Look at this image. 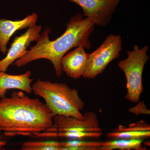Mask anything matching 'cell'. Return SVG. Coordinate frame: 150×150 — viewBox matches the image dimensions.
<instances>
[{"label": "cell", "instance_id": "1", "mask_svg": "<svg viewBox=\"0 0 150 150\" xmlns=\"http://www.w3.org/2000/svg\"><path fill=\"white\" fill-rule=\"evenodd\" d=\"M94 28L95 25L80 13L71 17L66 31L55 40H50L49 35L51 29L46 27L40 33L36 44L30 47L25 55L14 62L13 65L22 67L36 60L47 59L52 63L57 77H61L63 72V56L71 49L81 45L86 49H91L89 37Z\"/></svg>", "mask_w": 150, "mask_h": 150}, {"label": "cell", "instance_id": "2", "mask_svg": "<svg viewBox=\"0 0 150 150\" xmlns=\"http://www.w3.org/2000/svg\"><path fill=\"white\" fill-rule=\"evenodd\" d=\"M54 117L45 103L21 91L0 100V131L8 137L43 132L52 126Z\"/></svg>", "mask_w": 150, "mask_h": 150}, {"label": "cell", "instance_id": "3", "mask_svg": "<svg viewBox=\"0 0 150 150\" xmlns=\"http://www.w3.org/2000/svg\"><path fill=\"white\" fill-rule=\"evenodd\" d=\"M35 95L42 98L54 116L63 115L78 119L84 118L81 112L85 103L77 90L65 83L38 79L32 86Z\"/></svg>", "mask_w": 150, "mask_h": 150}, {"label": "cell", "instance_id": "4", "mask_svg": "<svg viewBox=\"0 0 150 150\" xmlns=\"http://www.w3.org/2000/svg\"><path fill=\"white\" fill-rule=\"evenodd\" d=\"M84 118L78 119L71 116L56 115L52 126L45 131L34 135L40 138H65L69 139L84 140L100 138L103 135L96 112L87 111Z\"/></svg>", "mask_w": 150, "mask_h": 150}, {"label": "cell", "instance_id": "5", "mask_svg": "<svg viewBox=\"0 0 150 150\" xmlns=\"http://www.w3.org/2000/svg\"><path fill=\"white\" fill-rule=\"evenodd\" d=\"M149 49L146 45L142 48L135 45L133 51H127V58L118 62V67L126 76L127 93L125 98L130 102L139 101L144 90L142 76L145 65L149 59L147 54Z\"/></svg>", "mask_w": 150, "mask_h": 150}, {"label": "cell", "instance_id": "6", "mask_svg": "<svg viewBox=\"0 0 150 150\" xmlns=\"http://www.w3.org/2000/svg\"><path fill=\"white\" fill-rule=\"evenodd\" d=\"M122 49L121 35L113 34L108 35L100 46L90 54L83 77L94 79L102 74L110 62L119 58Z\"/></svg>", "mask_w": 150, "mask_h": 150}, {"label": "cell", "instance_id": "7", "mask_svg": "<svg viewBox=\"0 0 150 150\" xmlns=\"http://www.w3.org/2000/svg\"><path fill=\"white\" fill-rule=\"evenodd\" d=\"M82 9L83 16L95 25L105 27L112 19L121 0H69Z\"/></svg>", "mask_w": 150, "mask_h": 150}, {"label": "cell", "instance_id": "8", "mask_svg": "<svg viewBox=\"0 0 150 150\" xmlns=\"http://www.w3.org/2000/svg\"><path fill=\"white\" fill-rule=\"evenodd\" d=\"M42 28L41 25L35 24L21 35L15 37L6 56L0 60V71L6 72L11 64L27 53L30 43L39 39Z\"/></svg>", "mask_w": 150, "mask_h": 150}, {"label": "cell", "instance_id": "9", "mask_svg": "<svg viewBox=\"0 0 150 150\" xmlns=\"http://www.w3.org/2000/svg\"><path fill=\"white\" fill-rule=\"evenodd\" d=\"M81 45L67 53L62 60V70L70 78L79 79L85 72L90 54Z\"/></svg>", "mask_w": 150, "mask_h": 150}, {"label": "cell", "instance_id": "10", "mask_svg": "<svg viewBox=\"0 0 150 150\" xmlns=\"http://www.w3.org/2000/svg\"><path fill=\"white\" fill-rule=\"evenodd\" d=\"M38 16L33 13L21 20H11L0 19V51L3 54L7 53V46L10 38L16 31L29 28L36 24Z\"/></svg>", "mask_w": 150, "mask_h": 150}, {"label": "cell", "instance_id": "11", "mask_svg": "<svg viewBox=\"0 0 150 150\" xmlns=\"http://www.w3.org/2000/svg\"><path fill=\"white\" fill-rule=\"evenodd\" d=\"M31 72L28 70L19 75H11L0 71V98L5 97L8 91L20 90L28 94L33 92L31 83L33 79L30 78Z\"/></svg>", "mask_w": 150, "mask_h": 150}, {"label": "cell", "instance_id": "12", "mask_svg": "<svg viewBox=\"0 0 150 150\" xmlns=\"http://www.w3.org/2000/svg\"><path fill=\"white\" fill-rule=\"evenodd\" d=\"M107 137L114 139L144 140L150 137V126L144 120L127 126L119 125L117 129L108 133Z\"/></svg>", "mask_w": 150, "mask_h": 150}, {"label": "cell", "instance_id": "13", "mask_svg": "<svg viewBox=\"0 0 150 150\" xmlns=\"http://www.w3.org/2000/svg\"><path fill=\"white\" fill-rule=\"evenodd\" d=\"M143 139H115L112 141L102 142L101 150H146L142 145Z\"/></svg>", "mask_w": 150, "mask_h": 150}, {"label": "cell", "instance_id": "14", "mask_svg": "<svg viewBox=\"0 0 150 150\" xmlns=\"http://www.w3.org/2000/svg\"><path fill=\"white\" fill-rule=\"evenodd\" d=\"M102 142L84 140L70 139L60 142L62 147L67 150H101Z\"/></svg>", "mask_w": 150, "mask_h": 150}, {"label": "cell", "instance_id": "15", "mask_svg": "<svg viewBox=\"0 0 150 150\" xmlns=\"http://www.w3.org/2000/svg\"><path fill=\"white\" fill-rule=\"evenodd\" d=\"M21 150H67L60 142L53 141H28L21 145Z\"/></svg>", "mask_w": 150, "mask_h": 150}, {"label": "cell", "instance_id": "16", "mask_svg": "<svg viewBox=\"0 0 150 150\" xmlns=\"http://www.w3.org/2000/svg\"><path fill=\"white\" fill-rule=\"evenodd\" d=\"M138 103L135 106L129 108L128 110L129 112L137 115L140 114L150 115V110L147 108L144 101L142 102L139 101Z\"/></svg>", "mask_w": 150, "mask_h": 150}, {"label": "cell", "instance_id": "17", "mask_svg": "<svg viewBox=\"0 0 150 150\" xmlns=\"http://www.w3.org/2000/svg\"><path fill=\"white\" fill-rule=\"evenodd\" d=\"M6 144V142L5 141H1L0 140V150H1L3 147Z\"/></svg>", "mask_w": 150, "mask_h": 150}, {"label": "cell", "instance_id": "18", "mask_svg": "<svg viewBox=\"0 0 150 150\" xmlns=\"http://www.w3.org/2000/svg\"><path fill=\"white\" fill-rule=\"evenodd\" d=\"M1 150H5V149H3H3H2Z\"/></svg>", "mask_w": 150, "mask_h": 150}]
</instances>
